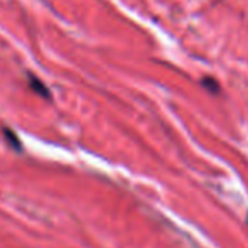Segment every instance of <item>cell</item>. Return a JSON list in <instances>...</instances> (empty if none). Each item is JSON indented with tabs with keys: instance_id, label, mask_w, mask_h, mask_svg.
Returning <instances> with one entry per match:
<instances>
[{
	"instance_id": "6da1fadb",
	"label": "cell",
	"mask_w": 248,
	"mask_h": 248,
	"mask_svg": "<svg viewBox=\"0 0 248 248\" xmlns=\"http://www.w3.org/2000/svg\"><path fill=\"white\" fill-rule=\"evenodd\" d=\"M247 223H248V216H247Z\"/></svg>"
}]
</instances>
